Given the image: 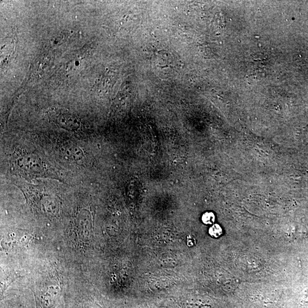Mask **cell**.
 <instances>
[{
    "label": "cell",
    "mask_w": 308,
    "mask_h": 308,
    "mask_svg": "<svg viewBox=\"0 0 308 308\" xmlns=\"http://www.w3.org/2000/svg\"><path fill=\"white\" fill-rule=\"evenodd\" d=\"M31 290L36 308H56L62 294V286L52 278L34 284Z\"/></svg>",
    "instance_id": "cell-1"
},
{
    "label": "cell",
    "mask_w": 308,
    "mask_h": 308,
    "mask_svg": "<svg viewBox=\"0 0 308 308\" xmlns=\"http://www.w3.org/2000/svg\"><path fill=\"white\" fill-rule=\"evenodd\" d=\"M47 117L49 121L53 122L63 129L75 131L81 126L80 119L71 111L58 106L51 107L47 111Z\"/></svg>",
    "instance_id": "cell-2"
},
{
    "label": "cell",
    "mask_w": 308,
    "mask_h": 308,
    "mask_svg": "<svg viewBox=\"0 0 308 308\" xmlns=\"http://www.w3.org/2000/svg\"><path fill=\"white\" fill-rule=\"evenodd\" d=\"M3 308H31L29 303L23 298L8 299L4 303Z\"/></svg>",
    "instance_id": "cell-3"
},
{
    "label": "cell",
    "mask_w": 308,
    "mask_h": 308,
    "mask_svg": "<svg viewBox=\"0 0 308 308\" xmlns=\"http://www.w3.org/2000/svg\"><path fill=\"white\" fill-rule=\"evenodd\" d=\"M14 49V42H13L11 39L4 41L2 46L1 56L2 58L4 59L10 57L13 53Z\"/></svg>",
    "instance_id": "cell-4"
},
{
    "label": "cell",
    "mask_w": 308,
    "mask_h": 308,
    "mask_svg": "<svg viewBox=\"0 0 308 308\" xmlns=\"http://www.w3.org/2000/svg\"><path fill=\"white\" fill-rule=\"evenodd\" d=\"M209 233L213 237H219L222 234V229L219 225L214 224L209 228Z\"/></svg>",
    "instance_id": "cell-5"
},
{
    "label": "cell",
    "mask_w": 308,
    "mask_h": 308,
    "mask_svg": "<svg viewBox=\"0 0 308 308\" xmlns=\"http://www.w3.org/2000/svg\"><path fill=\"white\" fill-rule=\"evenodd\" d=\"M215 220V216L212 212H206L202 216V221L204 224H211Z\"/></svg>",
    "instance_id": "cell-6"
}]
</instances>
